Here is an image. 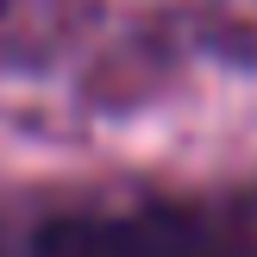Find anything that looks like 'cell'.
<instances>
[{
  "mask_svg": "<svg viewBox=\"0 0 257 257\" xmlns=\"http://www.w3.org/2000/svg\"><path fill=\"white\" fill-rule=\"evenodd\" d=\"M32 257H257V226L213 207L145 201L113 213H57L38 226Z\"/></svg>",
  "mask_w": 257,
  "mask_h": 257,
  "instance_id": "obj_1",
  "label": "cell"
}]
</instances>
